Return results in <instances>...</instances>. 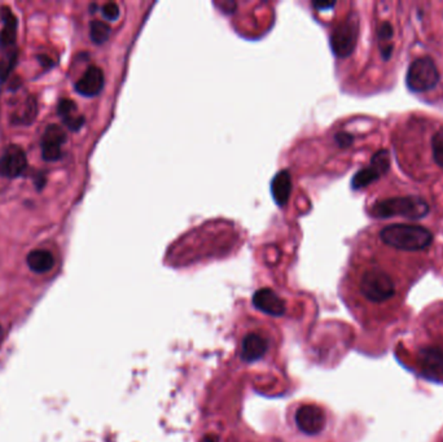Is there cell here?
Instances as JSON below:
<instances>
[{"label": "cell", "instance_id": "obj_11", "mask_svg": "<svg viewBox=\"0 0 443 442\" xmlns=\"http://www.w3.org/2000/svg\"><path fill=\"white\" fill-rule=\"evenodd\" d=\"M66 141V134L58 125H49L42 139V156L46 161L54 163L61 157V147Z\"/></svg>", "mask_w": 443, "mask_h": 442}, {"label": "cell", "instance_id": "obj_13", "mask_svg": "<svg viewBox=\"0 0 443 442\" xmlns=\"http://www.w3.org/2000/svg\"><path fill=\"white\" fill-rule=\"evenodd\" d=\"M253 303L259 310L271 314V315H282L285 310L284 301L279 296L275 293L274 291L265 288L259 289L253 297Z\"/></svg>", "mask_w": 443, "mask_h": 442}, {"label": "cell", "instance_id": "obj_22", "mask_svg": "<svg viewBox=\"0 0 443 442\" xmlns=\"http://www.w3.org/2000/svg\"><path fill=\"white\" fill-rule=\"evenodd\" d=\"M380 39L385 41V39H390L393 37V27L389 23H384V24L380 26L379 29Z\"/></svg>", "mask_w": 443, "mask_h": 442}, {"label": "cell", "instance_id": "obj_6", "mask_svg": "<svg viewBox=\"0 0 443 442\" xmlns=\"http://www.w3.org/2000/svg\"><path fill=\"white\" fill-rule=\"evenodd\" d=\"M439 81V72L433 58L429 56L416 58L407 70L406 83L413 92L432 90Z\"/></svg>", "mask_w": 443, "mask_h": 442}, {"label": "cell", "instance_id": "obj_24", "mask_svg": "<svg viewBox=\"0 0 443 442\" xmlns=\"http://www.w3.org/2000/svg\"><path fill=\"white\" fill-rule=\"evenodd\" d=\"M1 337H3V328L0 326V339H1Z\"/></svg>", "mask_w": 443, "mask_h": 442}, {"label": "cell", "instance_id": "obj_20", "mask_svg": "<svg viewBox=\"0 0 443 442\" xmlns=\"http://www.w3.org/2000/svg\"><path fill=\"white\" fill-rule=\"evenodd\" d=\"M17 55H12L7 58H4L3 61H0V81L6 80L9 72L12 70V68L16 64Z\"/></svg>", "mask_w": 443, "mask_h": 442}, {"label": "cell", "instance_id": "obj_15", "mask_svg": "<svg viewBox=\"0 0 443 442\" xmlns=\"http://www.w3.org/2000/svg\"><path fill=\"white\" fill-rule=\"evenodd\" d=\"M271 191L274 196L276 204L282 205L288 203L290 191H292V179H290L289 172H280L276 174L273 183H271Z\"/></svg>", "mask_w": 443, "mask_h": 442}, {"label": "cell", "instance_id": "obj_5", "mask_svg": "<svg viewBox=\"0 0 443 442\" xmlns=\"http://www.w3.org/2000/svg\"><path fill=\"white\" fill-rule=\"evenodd\" d=\"M273 336L262 327H251L240 337L239 352L240 358L248 363H256L265 360L273 351Z\"/></svg>", "mask_w": 443, "mask_h": 442}, {"label": "cell", "instance_id": "obj_21", "mask_svg": "<svg viewBox=\"0 0 443 442\" xmlns=\"http://www.w3.org/2000/svg\"><path fill=\"white\" fill-rule=\"evenodd\" d=\"M103 16L108 20V21H116L118 16H120V8L116 3H106L103 7Z\"/></svg>", "mask_w": 443, "mask_h": 442}, {"label": "cell", "instance_id": "obj_16", "mask_svg": "<svg viewBox=\"0 0 443 442\" xmlns=\"http://www.w3.org/2000/svg\"><path fill=\"white\" fill-rule=\"evenodd\" d=\"M3 21L4 27L0 33V46L9 47L16 41L17 35V20L11 9L4 8L3 11Z\"/></svg>", "mask_w": 443, "mask_h": 442}, {"label": "cell", "instance_id": "obj_14", "mask_svg": "<svg viewBox=\"0 0 443 442\" xmlns=\"http://www.w3.org/2000/svg\"><path fill=\"white\" fill-rule=\"evenodd\" d=\"M29 269L35 274H47L55 267V257L46 249H35L26 257Z\"/></svg>", "mask_w": 443, "mask_h": 442}, {"label": "cell", "instance_id": "obj_12", "mask_svg": "<svg viewBox=\"0 0 443 442\" xmlns=\"http://www.w3.org/2000/svg\"><path fill=\"white\" fill-rule=\"evenodd\" d=\"M104 73L99 66H89L78 82L75 83V90L82 96L92 98L100 94L104 87Z\"/></svg>", "mask_w": 443, "mask_h": 442}, {"label": "cell", "instance_id": "obj_17", "mask_svg": "<svg viewBox=\"0 0 443 442\" xmlns=\"http://www.w3.org/2000/svg\"><path fill=\"white\" fill-rule=\"evenodd\" d=\"M111 35V26L104 23V21H99L94 20L89 24V38L91 41L96 44H103L104 42L108 41Z\"/></svg>", "mask_w": 443, "mask_h": 442}, {"label": "cell", "instance_id": "obj_1", "mask_svg": "<svg viewBox=\"0 0 443 442\" xmlns=\"http://www.w3.org/2000/svg\"><path fill=\"white\" fill-rule=\"evenodd\" d=\"M356 288L363 300L371 305L387 303L397 292L393 277L378 266H371L362 271Z\"/></svg>", "mask_w": 443, "mask_h": 442}, {"label": "cell", "instance_id": "obj_19", "mask_svg": "<svg viewBox=\"0 0 443 442\" xmlns=\"http://www.w3.org/2000/svg\"><path fill=\"white\" fill-rule=\"evenodd\" d=\"M57 112H58V115L63 117V120L66 121V120H69V118H72L75 115V112H77V107H75V103L70 100V99H64V100H61L60 103H58V107H57Z\"/></svg>", "mask_w": 443, "mask_h": 442}, {"label": "cell", "instance_id": "obj_18", "mask_svg": "<svg viewBox=\"0 0 443 442\" xmlns=\"http://www.w3.org/2000/svg\"><path fill=\"white\" fill-rule=\"evenodd\" d=\"M432 151L435 164L443 169V127L437 130L432 138Z\"/></svg>", "mask_w": 443, "mask_h": 442}, {"label": "cell", "instance_id": "obj_25", "mask_svg": "<svg viewBox=\"0 0 443 442\" xmlns=\"http://www.w3.org/2000/svg\"><path fill=\"white\" fill-rule=\"evenodd\" d=\"M441 442H443V440H442V441H441Z\"/></svg>", "mask_w": 443, "mask_h": 442}, {"label": "cell", "instance_id": "obj_23", "mask_svg": "<svg viewBox=\"0 0 443 442\" xmlns=\"http://www.w3.org/2000/svg\"><path fill=\"white\" fill-rule=\"evenodd\" d=\"M336 139L339 141L341 147H347V146H350L353 143V137L349 135V134H339Z\"/></svg>", "mask_w": 443, "mask_h": 442}, {"label": "cell", "instance_id": "obj_10", "mask_svg": "<svg viewBox=\"0 0 443 442\" xmlns=\"http://www.w3.org/2000/svg\"><path fill=\"white\" fill-rule=\"evenodd\" d=\"M27 158L20 146H9L0 157V177L15 179L26 170Z\"/></svg>", "mask_w": 443, "mask_h": 442}, {"label": "cell", "instance_id": "obj_9", "mask_svg": "<svg viewBox=\"0 0 443 442\" xmlns=\"http://www.w3.org/2000/svg\"><path fill=\"white\" fill-rule=\"evenodd\" d=\"M389 165H390L389 152L385 149L379 151L376 155L373 156L370 168H366L358 174H355L354 179L351 183L353 189H363L371 184L372 182L379 179L381 175H384L389 170Z\"/></svg>", "mask_w": 443, "mask_h": 442}, {"label": "cell", "instance_id": "obj_8", "mask_svg": "<svg viewBox=\"0 0 443 442\" xmlns=\"http://www.w3.org/2000/svg\"><path fill=\"white\" fill-rule=\"evenodd\" d=\"M416 363L424 377L432 380L443 379V348L427 345L416 354Z\"/></svg>", "mask_w": 443, "mask_h": 442}, {"label": "cell", "instance_id": "obj_2", "mask_svg": "<svg viewBox=\"0 0 443 442\" xmlns=\"http://www.w3.org/2000/svg\"><path fill=\"white\" fill-rule=\"evenodd\" d=\"M380 238L387 246L401 251H423L433 243V234L421 226L395 223L384 227Z\"/></svg>", "mask_w": 443, "mask_h": 442}, {"label": "cell", "instance_id": "obj_7", "mask_svg": "<svg viewBox=\"0 0 443 442\" xmlns=\"http://www.w3.org/2000/svg\"><path fill=\"white\" fill-rule=\"evenodd\" d=\"M358 18L349 17L336 26L330 35V47L336 56L347 58L351 55L358 39Z\"/></svg>", "mask_w": 443, "mask_h": 442}, {"label": "cell", "instance_id": "obj_3", "mask_svg": "<svg viewBox=\"0 0 443 442\" xmlns=\"http://www.w3.org/2000/svg\"><path fill=\"white\" fill-rule=\"evenodd\" d=\"M289 423L304 437H316L325 431L328 418L320 405L314 402H299L290 410Z\"/></svg>", "mask_w": 443, "mask_h": 442}, {"label": "cell", "instance_id": "obj_4", "mask_svg": "<svg viewBox=\"0 0 443 442\" xmlns=\"http://www.w3.org/2000/svg\"><path fill=\"white\" fill-rule=\"evenodd\" d=\"M371 213L376 218L404 217L420 220L429 213V205L421 197H392L378 201L372 206Z\"/></svg>", "mask_w": 443, "mask_h": 442}]
</instances>
